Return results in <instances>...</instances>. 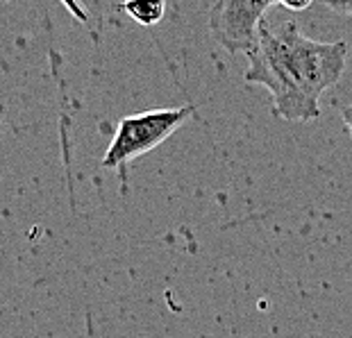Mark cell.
Instances as JSON below:
<instances>
[{"mask_svg": "<svg viewBox=\"0 0 352 338\" xmlns=\"http://www.w3.org/2000/svg\"><path fill=\"white\" fill-rule=\"evenodd\" d=\"M280 5L289 12H305L314 5V0H280Z\"/></svg>", "mask_w": 352, "mask_h": 338, "instance_id": "6", "label": "cell"}, {"mask_svg": "<svg viewBox=\"0 0 352 338\" xmlns=\"http://www.w3.org/2000/svg\"><path fill=\"white\" fill-rule=\"evenodd\" d=\"M166 0H123L121 12H125L134 23L153 27L157 23H162L166 16Z\"/></svg>", "mask_w": 352, "mask_h": 338, "instance_id": "4", "label": "cell"}, {"mask_svg": "<svg viewBox=\"0 0 352 338\" xmlns=\"http://www.w3.org/2000/svg\"><path fill=\"white\" fill-rule=\"evenodd\" d=\"M348 64L346 41H316L302 34L296 21L261 23L248 50V84L268 89L273 114L289 123H309L320 116V98L339 84Z\"/></svg>", "mask_w": 352, "mask_h": 338, "instance_id": "1", "label": "cell"}, {"mask_svg": "<svg viewBox=\"0 0 352 338\" xmlns=\"http://www.w3.org/2000/svg\"><path fill=\"white\" fill-rule=\"evenodd\" d=\"M323 3L329 7V10L346 14V16H352V0H323Z\"/></svg>", "mask_w": 352, "mask_h": 338, "instance_id": "7", "label": "cell"}, {"mask_svg": "<svg viewBox=\"0 0 352 338\" xmlns=\"http://www.w3.org/2000/svg\"><path fill=\"white\" fill-rule=\"evenodd\" d=\"M266 12L264 0H216L209 10V32L228 52L248 55Z\"/></svg>", "mask_w": 352, "mask_h": 338, "instance_id": "3", "label": "cell"}, {"mask_svg": "<svg viewBox=\"0 0 352 338\" xmlns=\"http://www.w3.org/2000/svg\"><path fill=\"white\" fill-rule=\"evenodd\" d=\"M193 107H164L148 109L141 114L125 116L116 123V132L102 157V168H125L137 157L160 148L170 134H175L189 118Z\"/></svg>", "mask_w": 352, "mask_h": 338, "instance_id": "2", "label": "cell"}, {"mask_svg": "<svg viewBox=\"0 0 352 338\" xmlns=\"http://www.w3.org/2000/svg\"><path fill=\"white\" fill-rule=\"evenodd\" d=\"M59 3L71 12V16L76 21H80V23H89V14L85 7L80 5V0H59Z\"/></svg>", "mask_w": 352, "mask_h": 338, "instance_id": "5", "label": "cell"}, {"mask_svg": "<svg viewBox=\"0 0 352 338\" xmlns=\"http://www.w3.org/2000/svg\"><path fill=\"white\" fill-rule=\"evenodd\" d=\"M341 118H343V123H346V127H348V134H350V141H352V102L341 109Z\"/></svg>", "mask_w": 352, "mask_h": 338, "instance_id": "8", "label": "cell"}]
</instances>
